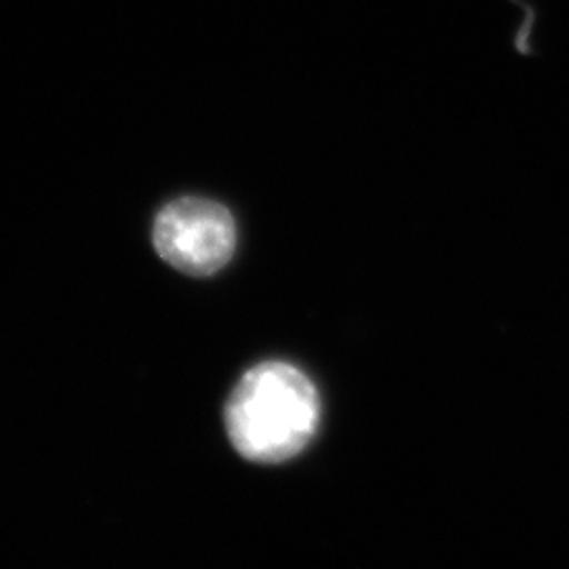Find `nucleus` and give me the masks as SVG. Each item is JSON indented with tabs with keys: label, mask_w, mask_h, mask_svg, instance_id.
Masks as SVG:
<instances>
[{
	"label": "nucleus",
	"mask_w": 569,
	"mask_h": 569,
	"mask_svg": "<svg viewBox=\"0 0 569 569\" xmlns=\"http://www.w3.org/2000/svg\"><path fill=\"white\" fill-rule=\"evenodd\" d=\"M319 392L298 367L268 361L244 373L226 403L228 439L244 460L281 465L305 451L319 427Z\"/></svg>",
	"instance_id": "obj_1"
},
{
	"label": "nucleus",
	"mask_w": 569,
	"mask_h": 569,
	"mask_svg": "<svg viewBox=\"0 0 569 569\" xmlns=\"http://www.w3.org/2000/svg\"><path fill=\"white\" fill-rule=\"evenodd\" d=\"M152 241L164 262L190 277L222 270L237 247V226L224 204L183 197L161 209Z\"/></svg>",
	"instance_id": "obj_2"
}]
</instances>
